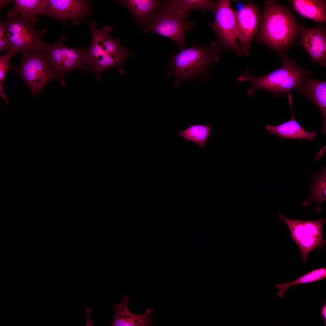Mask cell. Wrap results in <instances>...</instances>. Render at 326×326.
I'll use <instances>...</instances> for the list:
<instances>
[{"label":"cell","instance_id":"d6986e66","mask_svg":"<svg viewBox=\"0 0 326 326\" xmlns=\"http://www.w3.org/2000/svg\"><path fill=\"white\" fill-rule=\"evenodd\" d=\"M168 1L178 11L187 16H188L190 11L197 10H207L214 13L218 8L220 1L213 0H172Z\"/></svg>","mask_w":326,"mask_h":326},{"label":"cell","instance_id":"603a6c76","mask_svg":"<svg viewBox=\"0 0 326 326\" xmlns=\"http://www.w3.org/2000/svg\"><path fill=\"white\" fill-rule=\"evenodd\" d=\"M59 37L60 40V49L62 55L67 59L85 65V61L88 51L86 48H76L68 46L64 43L65 40V36L62 34Z\"/></svg>","mask_w":326,"mask_h":326},{"label":"cell","instance_id":"5b68a950","mask_svg":"<svg viewBox=\"0 0 326 326\" xmlns=\"http://www.w3.org/2000/svg\"><path fill=\"white\" fill-rule=\"evenodd\" d=\"M5 21L6 35L16 53L18 51H40L42 38L46 33L45 28L38 30L35 24L20 15L8 18Z\"/></svg>","mask_w":326,"mask_h":326},{"label":"cell","instance_id":"484cf974","mask_svg":"<svg viewBox=\"0 0 326 326\" xmlns=\"http://www.w3.org/2000/svg\"><path fill=\"white\" fill-rule=\"evenodd\" d=\"M7 29L5 20L1 21L0 22V37L5 35Z\"/></svg>","mask_w":326,"mask_h":326},{"label":"cell","instance_id":"cb8c5ba5","mask_svg":"<svg viewBox=\"0 0 326 326\" xmlns=\"http://www.w3.org/2000/svg\"><path fill=\"white\" fill-rule=\"evenodd\" d=\"M15 54L16 53L12 49L10 52L0 57V96L7 105H9V101L4 92L3 84L6 73L9 69L10 60L11 57Z\"/></svg>","mask_w":326,"mask_h":326},{"label":"cell","instance_id":"5bb4252c","mask_svg":"<svg viewBox=\"0 0 326 326\" xmlns=\"http://www.w3.org/2000/svg\"><path fill=\"white\" fill-rule=\"evenodd\" d=\"M129 300V296H124L121 303H114L113 308L115 314L111 323L112 326H150L154 323L151 318L152 311L147 308L144 314H135L131 312L127 307Z\"/></svg>","mask_w":326,"mask_h":326},{"label":"cell","instance_id":"6da1fadb","mask_svg":"<svg viewBox=\"0 0 326 326\" xmlns=\"http://www.w3.org/2000/svg\"><path fill=\"white\" fill-rule=\"evenodd\" d=\"M261 24L256 42L271 49L282 58L300 34L303 26L289 9L275 1L264 2Z\"/></svg>","mask_w":326,"mask_h":326},{"label":"cell","instance_id":"3957f363","mask_svg":"<svg viewBox=\"0 0 326 326\" xmlns=\"http://www.w3.org/2000/svg\"><path fill=\"white\" fill-rule=\"evenodd\" d=\"M195 21L188 20V16L180 12L166 1L144 31L154 32L171 39L178 45L181 51L186 48L185 38L193 29Z\"/></svg>","mask_w":326,"mask_h":326},{"label":"cell","instance_id":"e0dca14e","mask_svg":"<svg viewBox=\"0 0 326 326\" xmlns=\"http://www.w3.org/2000/svg\"><path fill=\"white\" fill-rule=\"evenodd\" d=\"M310 182L311 188L308 197L302 203L304 206L314 202L317 205L315 211L320 213L323 203L326 200V169L324 167L311 177L307 178Z\"/></svg>","mask_w":326,"mask_h":326},{"label":"cell","instance_id":"ba28073f","mask_svg":"<svg viewBox=\"0 0 326 326\" xmlns=\"http://www.w3.org/2000/svg\"><path fill=\"white\" fill-rule=\"evenodd\" d=\"M283 64L279 68L264 76L259 77L251 75L246 69L245 75L237 78L240 82L248 81L252 85L251 88L247 91V95L252 97L255 92L262 89L270 91L274 94L279 86L287 77L299 68L296 64V61L289 58L287 56L282 58Z\"/></svg>","mask_w":326,"mask_h":326},{"label":"cell","instance_id":"8992f818","mask_svg":"<svg viewBox=\"0 0 326 326\" xmlns=\"http://www.w3.org/2000/svg\"><path fill=\"white\" fill-rule=\"evenodd\" d=\"M21 53L22 57L20 66L16 68L10 66L9 69L18 72L30 89L32 95L36 96L43 92L44 86L55 78V75L40 51Z\"/></svg>","mask_w":326,"mask_h":326},{"label":"cell","instance_id":"83f0119b","mask_svg":"<svg viewBox=\"0 0 326 326\" xmlns=\"http://www.w3.org/2000/svg\"><path fill=\"white\" fill-rule=\"evenodd\" d=\"M14 2V0H0V8L3 6H6L8 5L11 3Z\"/></svg>","mask_w":326,"mask_h":326},{"label":"cell","instance_id":"ac0fdd59","mask_svg":"<svg viewBox=\"0 0 326 326\" xmlns=\"http://www.w3.org/2000/svg\"><path fill=\"white\" fill-rule=\"evenodd\" d=\"M125 6L139 21H150L156 11L162 3L156 0H123L115 1Z\"/></svg>","mask_w":326,"mask_h":326},{"label":"cell","instance_id":"9c48e42d","mask_svg":"<svg viewBox=\"0 0 326 326\" xmlns=\"http://www.w3.org/2000/svg\"><path fill=\"white\" fill-rule=\"evenodd\" d=\"M46 16L52 19H59L63 23L72 20L77 25L80 21L86 22V17L93 13L88 1L81 0H48Z\"/></svg>","mask_w":326,"mask_h":326},{"label":"cell","instance_id":"44dd1931","mask_svg":"<svg viewBox=\"0 0 326 326\" xmlns=\"http://www.w3.org/2000/svg\"><path fill=\"white\" fill-rule=\"evenodd\" d=\"M326 277V267H321L310 271L293 281L282 284L276 283L275 287L278 291V296L282 298L284 296V292L293 286L316 282Z\"/></svg>","mask_w":326,"mask_h":326},{"label":"cell","instance_id":"7402d4cb","mask_svg":"<svg viewBox=\"0 0 326 326\" xmlns=\"http://www.w3.org/2000/svg\"><path fill=\"white\" fill-rule=\"evenodd\" d=\"M309 74L306 69L299 67L294 72L288 76L274 93L275 96L288 92L298 86Z\"/></svg>","mask_w":326,"mask_h":326},{"label":"cell","instance_id":"2e32d148","mask_svg":"<svg viewBox=\"0 0 326 326\" xmlns=\"http://www.w3.org/2000/svg\"><path fill=\"white\" fill-rule=\"evenodd\" d=\"M294 10L303 18L318 23L326 22V1L324 0H289Z\"/></svg>","mask_w":326,"mask_h":326},{"label":"cell","instance_id":"52a82bcc","mask_svg":"<svg viewBox=\"0 0 326 326\" xmlns=\"http://www.w3.org/2000/svg\"><path fill=\"white\" fill-rule=\"evenodd\" d=\"M214 14L213 21L207 25L216 34L217 42L225 48L231 49L238 56L244 55L241 46L236 42L238 34L235 18L229 1H220Z\"/></svg>","mask_w":326,"mask_h":326},{"label":"cell","instance_id":"d4e9b609","mask_svg":"<svg viewBox=\"0 0 326 326\" xmlns=\"http://www.w3.org/2000/svg\"><path fill=\"white\" fill-rule=\"evenodd\" d=\"M12 48L10 42L6 35L0 37V51H5L7 53L10 52Z\"/></svg>","mask_w":326,"mask_h":326},{"label":"cell","instance_id":"7c38bea8","mask_svg":"<svg viewBox=\"0 0 326 326\" xmlns=\"http://www.w3.org/2000/svg\"><path fill=\"white\" fill-rule=\"evenodd\" d=\"M300 93L312 101L319 109L323 117L322 133H326V82L315 79L308 76L295 88Z\"/></svg>","mask_w":326,"mask_h":326},{"label":"cell","instance_id":"ffe728a7","mask_svg":"<svg viewBox=\"0 0 326 326\" xmlns=\"http://www.w3.org/2000/svg\"><path fill=\"white\" fill-rule=\"evenodd\" d=\"M212 127L211 124L206 125H190L185 130L180 131L178 135L187 141L193 142L199 146L200 148H203L207 142Z\"/></svg>","mask_w":326,"mask_h":326},{"label":"cell","instance_id":"9a60e30c","mask_svg":"<svg viewBox=\"0 0 326 326\" xmlns=\"http://www.w3.org/2000/svg\"><path fill=\"white\" fill-rule=\"evenodd\" d=\"M14 6L8 10L6 16L8 18L20 15L37 23L39 20L36 16H46L48 0H14Z\"/></svg>","mask_w":326,"mask_h":326},{"label":"cell","instance_id":"8fae6325","mask_svg":"<svg viewBox=\"0 0 326 326\" xmlns=\"http://www.w3.org/2000/svg\"><path fill=\"white\" fill-rule=\"evenodd\" d=\"M301 46L309 55L312 61L322 67L326 66V30L320 25L309 28L303 26L300 32Z\"/></svg>","mask_w":326,"mask_h":326},{"label":"cell","instance_id":"4fadbf2b","mask_svg":"<svg viewBox=\"0 0 326 326\" xmlns=\"http://www.w3.org/2000/svg\"><path fill=\"white\" fill-rule=\"evenodd\" d=\"M287 98L292 112L290 120L276 126L267 125L265 129L270 132L271 135L279 136L280 140L285 139H293L300 140H313L317 135L316 131L312 132L304 129L296 120L292 109V94H287Z\"/></svg>","mask_w":326,"mask_h":326},{"label":"cell","instance_id":"30bf717a","mask_svg":"<svg viewBox=\"0 0 326 326\" xmlns=\"http://www.w3.org/2000/svg\"><path fill=\"white\" fill-rule=\"evenodd\" d=\"M234 11L238 38L243 54L247 56L249 54L251 41L258 30L259 20L258 7L251 1L240 9Z\"/></svg>","mask_w":326,"mask_h":326},{"label":"cell","instance_id":"7a4b0ae2","mask_svg":"<svg viewBox=\"0 0 326 326\" xmlns=\"http://www.w3.org/2000/svg\"><path fill=\"white\" fill-rule=\"evenodd\" d=\"M226 50L217 41L206 46L193 43L190 47L171 56L168 75L172 76L174 85L179 87L183 81L207 73L211 65L218 61L219 55Z\"/></svg>","mask_w":326,"mask_h":326},{"label":"cell","instance_id":"4316f807","mask_svg":"<svg viewBox=\"0 0 326 326\" xmlns=\"http://www.w3.org/2000/svg\"><path fill=\"white\" fill-rule=\"evenodd\" d=\"M321 315L325 325L326 324V304L324 303L321 308Z\"/></svg>","mask_w":326,"mask_h":326},{"label":"cell","instance_id":"277c9868","mask_svg":"<svg viewBox=\"0 0 326 326\" xmlns=\"http://www.w3.org/2000/svg\"><path fill=\"white\" fill-rule=\"evenodd\" d=\"M279 219L287 225L292 240L301 253L302 260L306 261L309 253L315 248L321 249L326 241L323 237L322 226L325 219L317 220H300L288 218L280 212Z\"/></svg>","mask_w":326,"mask_h":326}]
</instances>
